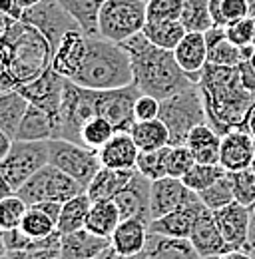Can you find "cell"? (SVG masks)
I'll return each instance as SVG.
<instances>
[{
	"instance_id": "f35d334b",
	"label": "cell",
	"mask_w": 255,
	"mask_h": 259,
	"mask_svg": "<svg viewBox=\"0 0 255 259\" xmlns=\"http://www.w3.org/2000/svg\"><path fill=\"white\" fill-rule=\"evenodd\" d=\"M20 229L32 239H46L58 231V224L38 205H28V211L20 224Z\"/></svg>"
},
{
	"instance_id": "816d5d0a",
	"label": "cell",
	"mask_w": 255,
	"mask_h": 259,
	"mask_svg": "<svg viewBox=\"0 0 255 259\" xmlns=\"http://www.w3.org/2000/svg\"><path fill=\"white\" fill-rule=\"evenodd\" d=\"M218 259H255V257L249 251H245V249H233V251H227V253L220 255Z\"/></svg>"
},
{
	"instance_id": "f907efd6",
	"label": "cell",
	"mask_w": 255,
	"mask_h": 259,
	"mask_svg": "<svg viewBox=\"0 0 255 259\" xmlns=\"http://www.w3.org/2000/svg\"><path fill=\"white\" fill-rule=\"evenodd\" d=\"M98 259H148V253L144 251V253H138V255H122V253H118L114 247H106Z\"/></svg>"
},
{
	"instance_id": "4dcf8cb0",
	"label": "cell",
	"mask_w": 255,
	"mask_h": 259,
	"mask_svg": "<svg viewBox=\"0 0 255 259\" xmlns=\"http://www.w3.org/2000/svg\"><path fill=\"white\" fill-rule=\"evenodd\" d=\"M28 106H30V102L18 90H8V92H2V96H0V130L4 134H8L12 140H16L20 122H22Z\"/></svg>"
},
{
	"instance_id": "4fadbf2b",
	"label": "cell",
	"mask_w": 255,
	"mask_h": 259,
	"mask_svg": "<svg viewBox=\"0 0 255 259\" xmlns=\"http://www.w3.org/2000/svg\"><path fill=\"white\" fill-rule=\"evenodd\" d=\"M64 84L66 78L60 76L52 66L42 72L36 80L26 82L18 88V92L26 98L30 104L44 108L46 112H50L52 116L60 118V104H62V94H64Z\"/></svg>"
},
{
	"instance_id": "9a60e30c",
	"label": "cell",
	"mask_w": 255,
	"mask_h": 259,
	"mask_svg": "<svg viewBox=\"0 0 255 259\" xmlns=\"http://www.w3.org/2000/svg\"><path fill=\"white\" fill-rule=\"evenodd\" d=\"M150 192H152V182L136 169L130 184L114 197L122 220H142L144 224L150 226V222H152Z\"/></svg>"
},
{
	"instance_id": "d590c367",
	"label": "cell",
	"mask_w": 255,
	"mask_h": 259,
	"mask_svg": "<svg viewBox=\"0 0 255 259\" xmlns=\"http://www.w3.org/2000/svg\"><path fill=\"white\" fill-rule=\"evenodd\" d=\"M180 22L188 32L205 34L207 30H211L216 24L209 12V0H184Z\"/></svg>"
},
{
	"instance_id": "44dd1931",
	"label": "cell",
	"mask_w": 255,
	"mask_h": 259,
	"mask_svg": "<svg viewBox=\"0 0 255 259\" xmlns=\"http://www.w3.org/2000/svg\"><path fill=\"white\" fill-rule=\"evenodd\" d=\"M176 60L180 68L188 74L193 84L199 82L203 68L207 66V40L205 34L201 32H188L184 36V40L178 44V48L174 50Z\"/></svg>"
},
{
	"instance_id": "30bf717a",
	"label": "cell",
	"mask_w": 255,
	"mask_h": 259,
	"mask_svg": "<svg viewBox=\"0 0 255 259\" xmlns=\"http://www.w3.org/2000/svg\"><path fill=\"white\" fill-rule=\"evenodd\" d=\"M50 163L70 178H74L82 188H88L96 174L102 169L98 152L70 140H48Z\"/></svg>"
},
{
	"instance_id": "11a10c76",
	"label": "cell",
	"mask_w": 255,
	"mask_h": 259,
	"mask_svg": "<svg viewBox=\"0 0 255 259\" xmlns=\"http://www.w3.org/2000/svg\"><path fill=\"white\" fill-rule=\"evenodd\" d=\"M14 2H16L18 6H22V8L26 10V8H32V6H36V4H40L42 0H14Z\"/></svg>"
},
{
	"instance_id": "7dc6e473",
	"label": "cell",
	"mask_w": 255,
	"mask_h": 259,
	"mask_svg": "<svg viewBox=\"0 0 255 259\" xmlns=\"http://www.w3.org/2000/svg\"><path fill=\"white\" fill-rule=\"evenodd\" d=\"M225 34L239 48L255 46V18L253 16H247L243 20H237V22L229 24L225 28Z\"/></svg>"
},
{
	"instance_id": "f546056e",
	"label": "cell",
	"mask_w": 255,
	"mask_h": 259,
	"mask_svg": "<svg viewBox=\"0 0 255 259\" xmlns=\"http://www.w3.org/2000/svg\"><path fill=\"white\" fill-rule=\"evenodd\" d=\"M122 215L114 199H104V201H92L88 220H86V229L92 231L100 237L110 239L116 227L120 226Z\"/></svg>"
},
{
	"instance_id": "9f6ffc18",
	"label": "cell",
	"mask_w": 255,
	"mask_h": 259,
	"mask_svg": "<svg viewBox=\"0 0 255 259\" xmlns=\"http://www.w3.org/2000/svg\"><path fill=\"white\" fill-rule=\"evenodd\" d=\"M247 2H249V16L255 18V0H247Z\"/></svg>"
},
{
	"instance_id": "52a82bcc",
	"label": "cell",
	"mask_w": 255,
	"mask_h": 259,
	"mask_svg": "<svg viewBox=\"0 0 255 259\" xmlns=\"http://www.w3.org/2000/svg\"><path fill=\"white\" fill-rule=\"evenodd\" d=\"M96 116L98 90H90L72 80H66L60 104V134L56 140H70L82 144V130Z\"/></svg>"
},
{
	"instance_id": "83f0119b",
	"label": "cell",
	"mask_w": 255,
	"mask_h": 259,
	"mask_svg": "<svg viewBox=\"0 0 255 259\" xmlns=\"http://www.w3.org/2000/svg\"><path fill=\"white\" fill-rule=\"evenodd\" d=\"M186 146L191 150L197 163H220L222 136L209 124H199L191 130Z\"/></svg>"
},
{
	"instance_id": "836d02e7",
	"label": "cell",
	"mask_w": 255,
	"mask_h": 259,
	"mask_svg": "<svg viewBox=\"0 0 255 259\" xmlns=\"http://www.w3.org/2000/svg\"><path fill=\"white\" fill-rule=\"evenodd\" d=\"M90 207H92V199L86 192L68 199L64 203L60 220H58V231L64 235V233H72V231L84 229L88 213H90Z\"/></svg>"
},
{
	"instance_id": "7a4b0ae2",
	"label": "cell",
	"mask_w": 255,
	"mask_h": 259,
	"mask_svg": "<svg viewBox=\"0 0 255 259\" xmlns=\"http://www.w3.org/2000/svg\"><path fill=\"white\" fill-rule=\"evenodd\" d=\"M197 88L203 98L207 124L220 136L243 130L245 118L255 106V92L243 86L237 66L207 64L201 72Z\"/></svg>"
},
{
	"instance_id": "603a6c76",
	"label": "cell",
	"mask_w": 255,
	"mask_h": 259,
	"mask_svg": "<svg viewBox=\"0 0 255 259\" xmlns=\"http://www.w3.org/2000/svg\"><path fill=\"white\" fill-rule=\"evenodd\" d=\"M58 134H60V118L52 116L50 112H46L40 106L30 104L20 122L16 140L48 142V140H56Z\"/></svg>"
},
{
	"instance_id": "b9f144b4",
	"label": "cell",
	"mask_w": 255,
	"mask_h": 259,
	"mask_svg": "<svg viewBox=\"0 0 255 259\" xmlns=\"http://www.w3.org/2000/svg\"><path fill=\"white\" fill-rule=\"evenodd\" d=\"M114 134L116 130L110 120H106L104 116H96L82 130V146L98 152L102 146H106L114 138Z\"/></svg>"
},
{
	"instance_id": "d4e9b609",
	"label": "cell",
	"mask_w": 255,
	"mask_h": 259,
	"mask_svg": "<svg viewBox=\"0 0 255 259\" xmlns=\"http://www.w3.org/2000/svg\"><path fill=\"white\" fill-rule=\"evenodd\" d=\"M148 237V224H144L142 220H122L110 237V247H114L122 255H138L146 251Z\"/></svg>"
},
{
	"instance_id": "91938a15",
	"label": "cell",
	"mask_w": 255,
	"mask_h": 259,
	"mask_svg": "<svg viewBox=\"0 0 255 259\" xmlns=\"http://www.w3.org/2000/svg\"><path fill=\"white\" fill-rule=\"evenodd\" d=\"M253 144H255V134H253Z\"/></svg>"
},
{
	"instance_id": "680465c9",
	"label": "cell",
	"mask_w": 255,
	"mask_h": 259,
	"mask_svg": "<svg viewBox=\"0 0 255 259\" xmlns=\"http://www.w3.org/2000/svg\"><path fill=\"white\" fill-rule=\"evenodd\" d=\"M50 259H64L62 255H54V257H50Z\"/></svg>"
},
{
	"instance_id": "484cf974",
	"label": "cell",
	"mask_w": 255,
	"mask_h": 259,
	"mask_svg": "<svg viewBox=\"0 0 255 259\" xmlns=\"http://www.w3.org/2000/svg\"><path fill=\"white\" fill-rule=\"evenodd\" d=\"M106 247H110V239L96 235L86 227L62 235L64 259H98Z\"/></svg>"
},
{
	"instance_id": "7402d4cb",
	"label": "cell",
	"mask_w": 255,
	"mask_h": 259,
	"mask_svg": "<svg viewBox=\"0 0 255 259\" xmlns=\"http://www.w3.org/2000/svg\"><path fill=\"white\" fill-rule=\"evenodd\" d=\"M138 156H140V148L136 146L132 134H126V132L114 134V138L98 150V158L102 162V167L122 169V171L136 169Z\"/></svg>"
},
{
	"instance_id": "db71d44e",
	"label": "cell",
	"mask_w": 255,
	"mask_h": 259,
	"mask_svg": "<svg viewBox=\"0 0 255 259\" xmlns=\"http://www.w3.org/2000/svg\"><path fill=\"white\" fill-rule=\"evenodd\" d=\"M243 130H245V132H249L251 136L255 134V106L251 108V110H249V114H247V118H245Z\"/></svg>"
},
{
	"instance_id": "681fc988",
	"label": "cell",
	"mask_w": 255,
	"mask_h": 259,
	"mask_svg": "<svg viewBox=\"0 0 255 259\" xmlns=\"http://www.w3.org/2000/svg\"><path fill=\"white\" fill-rule=\"evenodd\" d=\"M237 68H239V74H241V82H243V86H245L247 90L255 92V52L247 58V60H243Z\"/></svg>"
},
{
	"instance_id": "8992f818",
	"label": "cell",
	"mask_w": 255,
	"mask_h": 259,
	"mask_svg": "<svg viewBox=\"0 0 255 259\" xmlns=\"http://www.w3.org/2000/svg\"><path fill=\"white\" fill-rule=\"evenodd\" d=\"M50 163L48 142L14 140L10 152L0 160V178L16 194L36 171Z\"/></svg>"
},
{
	"instance_id": "74e56055",
	"label": "cell",
	"mask_w": 255,
	"mask_h": 259,
	"mask_svg": "<svg viewBox=\"0 0 255 259\" xmlns=\"http://www.w3.org/2000/svg\"><path fill=\"white\" fill-rule=\"evenodd\" d=\"M225 174H227V169L222 163H195L182 180L191 192L199 194V192L211 188L218 180H222Z\"/></svg>"
},
{
	"instance_id": "277c9868",
	"label": "cell",
	"mask_w": 255,
	"mask_h": 259,
	"mask_svg": "<svg viewBox=\"0 0 255 259\" xmlns=\"http://www.w3.org/2000/svg\"><path fill=\"white\" fill-rule=\"evenodd\" d=\"M72 82L90 90H114L134 84L132 60L126 48L102 36H88V48Z\"/></svg>"
},
{
	"instance_id": "ab89813d",
	"label": "cell",
	"mask_w": 255,
	"mask_h": 259,
	"mask_svg": "<svg viewBox=\"0 0 255 259\" xmlns=\"http://www.w3.org/2000/svg\"><path fill=\"white\" fill-rule=\"evenodd\" d=\"M197 197L201 199V203L216 211V209H222L225 205H229L231 201H235V195H233V184H231V178H229V171L223 176L222 180H218L211 188L199 192Z\"/></svg>"
},
{
	"instance_id": "60d3db41",
	"label": "cell",
	"mask_w": 255,
	"mask_h": 259,
	"mask_svg": "<svg viewBox=\"0 0 255 259\" xmlns=\"http://www.w3.org/2000/svg\"><path fill=\"white\" fill-rule=\"evenodd\" d=\"M167 148L152 150V152H140L136 169L144 178H148L150 182H156L159 178H165L167 176Z\"/></svg>"
},
{
	"instance_id": "5bb4252c",
	"label": "cell",
	"mask_w": 255,
	"mask_h": 259,
	"mask_svg": "<svg viewBox=\"0 0 255 259\" xmlns=\"http://www.w3.org/2000/svg\"><path fill=\"white\" fill-rule=\"evenodd\" d=\"M216 224L222 231L223 239L231 249L249 251V231H251V211L239 201H231L222 209L214 211Z\"/></svg>"
},
{
	"instance_id": "7c38bea8",
	"label": "cell",
	"mask_w": 255,
	"mask_h": 259,
	"mask_svg": "<svg viewBox=\"0 0 255 259\" xmlns=\"http://www.w3.org/2000/svg\"><path fill=\"white\" fill-rule=\"evenodd\" d=\"M142 96L140 88L136 84H130L124 88L114 90H98V116H104L112 122V126L118 132L130 134L136 124V102Z\"/></svg>"
},
{
	"instance_id": "f1b7e54d",
	"label": "cell",
	"mask_w": 255,
	"mask_h": 259,
	"mask_svg": "<svg viewBox=\"0 0 255 259\" xmlns=\"http://www.w3.org/2000/svg\"><path fill=\"white\" fill-rule=\"evenodd\" d=\"M136 169L132 171H122V169H110V167H102L96 178L90 182V186L86 188V194L90 195L92 201H104V199H114L120 194L130 180L134 178Z\"/></svg>"
},
{
	"instance_id": "f6af8a7d",
	"label": "cell",
	"mask_w": 255,
	"mask_h": 259,
	"mask_svg": "<svg viewBox=\"0 0 255 259\" xmlns=\"http://www.w3.org/2000/svg\"><path fill=\"white\" fill-rule=\"evenodd\" d=\"M195 163L197 162H195L191 150L186 144L184 146H169L167 148V176L182 180Z\"/></svg>"
},
{
	"instance_id": "7bdbcfd3",
	"label": "cell",
	"mask_w": 255,
	"mask_h": 259,
	"mask_svg": "<svg viewBox=\"0 0 255 259\" xmlns=\"http://www.w3.org/2000/svg\"><path fill=\"white\" fill-rule=\"evenodd\" d=\"M26 211H28V203L18 194H10L2 197V201H0V227H2V231L20 227Z\"/></svg>"
},
{
	"instance_id": "d6a6232c",
	"label": "cell",
	"mask_w": 255,
	"mask_h": 259,
	"mask_svg": "<svg viewBox=\"0 0 255 259\" xmlns=\"http://www.w3.org/2000/svg\"><path fill=\"white\" fill-rule=\"evenodd\" d=\"M132 138L140 152H152V150H161L172 144L169 130L161 120H148V122H136L132 128Z\"/></svg>"
},
{
	"instance_id": "9c48e42d",
	"label": "cell",
	"mask_w": 255,
	"mask_h": 259,
	"mask_svg": "<svg viewBox=\"0 0 255 259\" xmlns=\"http://www.w3.org/2000/svg\"><path fill=\"white\" fill-rule=\"evenodd\" d=\"M86 192L74 178L64 174L62 169L54 167L52 163L44 165L40 171H36L30 180L16 192L28 205L44 203V201H60L66 203L74 195Z\"/></svg>"
},
{
	"instance_id": "ba28073f",
	"label": "cell",
	"mask_w": 255,
	"mask_h": 259,
	"mask_svg": "<svg viewBox=\"0 0 255 259\" xmlns=\"http://www.w3.org/2000/svg\"><path fill=\"white\" fill-rule=\"evenodd\" d=\"M146 22V0H106L100 10V36L120 44L134 34L142 32Z\"/></svg>"
},
{
	"instance_id": "5b68a950",
	"label": "cell",
	"mask_w": 255,
	"mask_h": 259,
	"mask_svg": "<svg viewBox=\"0 0 255 259\" xmlns=\"http://www.w3.org/2000/svg\"><path fill=\"white\" fill-rule=\"evenodd\" d=\"M159 120L169 130V146H184L191 130L199 124H207L203 98L197 84H191L182 92L161 100Z\"/></svg>"
},
{
	"instance_id": "cb8c5ba5",
	"label": "cell",
	"mask_w": 255,
	"mask_h": 259,
	"mask_svg": "<svg viewBox=\"0 0 255 259\" xmlns=\"http://www.w3.org/2000/svg\"><path fill=\"white\" fill-rule=\"evenodd\" d=\"M86 48H88V36L82 30L68 32L54 52L52 68L66 80H72L86 56Z\"/></svg>"
},
{
	"instance_id": "1f68e13d",
	"label": "cell",
	"mask_w": 255,
	"mask_h": 259,
	"mask_svg": "<svg viewBox=\"0 0 255 259\" xmlns=\"http://www.w3.org/2000/svg\"><path fill=\"white\" fill-rule=\"evenodd\" d=\"M86 36H100V10L106 0H58Z\"/></svg>"
},
{
	"instance_id": "e0dca14e",
	"label": "cell",
	"mask_w": 255,
	"mask_h": 259,
	"mask_svg": "<svg viewBox=\"0 0 255 259\" xmlns=\"http://www.w3.org/2000/svg\"><path fill=\"white\" fill-rule=\"evenodd\" d=\"M190 239L203 259L220 257V255L227 253V251H233L229 247V243L223 239L222 231H220V227L216 224L214 211L207 209V207L197 215V220L193 224V229H191Z\"/></svg>"
},
{
	"instance_id": "e575fe53",
	"label": "cell",
	"mask_w": 255,
	"mask_h": 259,
	"mask_svg": "<svg viewBox=\"0 0 255 259\" xmlns=\"http://www.w3.org/2000/svg\"><path fill=\"white\" fill-rule=\"evenodd\" d=\"M142 32L148 36L152 44H156L163 50H176L178 44L184 40L188 30L180 20H167V22H146Z\"/></svg>"
},
{
	"instance_id": "8d00e7d4",
	"label": "cell",
	"mask_w": 255,
	"mask_h": 259,
	"mask_svg": "<svg viewBox=\"0 0 255 259\" xmlns=\"http://www.w3.org/2000/svg\"><path fill=\"white\" fill-rule=\"evenodd\" d=\"M209 12L216 26L227 28L229 24L249 16V2L247 0H209Z\"/></svg>"
},
{
	"instance_id": "8fae6325",
	"label": "cell",
	"mask_w": 255,
	"mask_h": 259,
	"mask_svg": "<svg viewBox=\"0 0 255 259\" xmlns=\"http://www.w3.org/2000/svg\"><path fill=\"white\" fill-rule=\"evenodd\" d=\"M22 20L44 34L52 44L54 52L66 34L72 30H80L78 22L66 12V8L58 0H42L40 4L26 8Z\"/></svg>"
},
{
	"instance_id": "4316f807",
	"label": "cell",
	"mask_w": 255,
	"mask_h": 259,
	"mask_svg": "<svg viewBox=\"0 0 255 259\" xmlns=\"http://www.w3.org/2000/svg\"><path fill=\"white\" fill-rule=\"evenodd\" d=\"M148 259H203L191 239L186 237H167L150 233L146 245Z\"/></svg>"
},
{
	"instance_id": "6da1fadb",
	"label": "cell",
	"mask_w": 255,
	"mask_h": 259,
	"mask_svg": "<svg viewBox=\"0 0 255 259\" xmlns=\"http://www.w3.org/2000/svg\"><path fill=\"white\" fill-rule=\"evenodd\" d=\"M54 60L48 38L24 20L2 14V92L36 80Z\"/></svg>"
},
{
	"instance_id": "3957f363",
	"label": "cell",
	"mask_w": 255,
	"mask_h": 259,
	"mask_svg": "<svg viewBox=\"0 0 255 259\" xmlns=\"http://www.w3.org/2000/svg\"><path fill=\"white\" fill-rule=\"evenodd\" d=\"M120 44L130 54L134 84L142 94L165 100L193 84L188 74L180 68L174 50H163L152 44L144 32L134 34Z\"/></svg>"
},
{
	"instance_id": "ffe728a7",
	"label": "cell",
	"mask_w": 255,
	"mask_h": 259,
	"mask_svg": "<svg viewBox=\"0 0 255 259\" xmlns=\"http://www.w3.org/2000/svg\"><path fill=\"white\" fill-rule=\"evenodd\" d=\"M205 40H207V64L235 68L255 52V46H247V48L235 46L227 38L225 28H220V26H214L211 30H207Z\"/></svg>"
},
{
	"instance_id": "ac0fdd59",
	"label": "cell",
	"mask_w": 255,
	"mask_h": 259,
	"mask_svg": "<svg viewBox=\"0 0 255 259\" xmlns=\"http://www.w3.org/2000/svg\"><path fill=\"white\" fill-rule=\"evenodd\" d=\"M255 158L253 136L245 130H233L222 136L220 163L227 171H241L251 167Z\"/></svg>"
},
{
	"instance_id": "ee69618b",
	"label": "cell",
	"mask_w": 255,
	"mask_h": 259,
	"mask_svg": "<svg viewBox=\"0 0 255 259\" xmlns=\"http://www.w3.org/2000/svg\"><path fill=\"white\" fill-rule=\"evenodd\" d=\"M235 201H239L245 207H251L255 203V174L247 167L241 171H229Z\"/></svg>"
},
{
	"instance_id": "94428289",
	"label": "cell",
	"mask_w": 255,
	"mask_h": 259,
	"mask_svg": "<svg viewBox=\"0 0 255 259\" xmlns=\"http://www.w3.org/2000/svg\"><path fill=\"white\" fill-rule=\"evenodd\" d=\"M146 2H148V0H146Z\"/></svg>"
},
{
	"instance_id": "6f0895ef",
	"label": "cell",
	"mask_w": 255,
	"mask_h": 259,
	"mask_svg": "<svg viewBox=\"0 0 255 259\" xmlns=\"http://www.w3.org/2000/svg\"><path fill=\"white\" fill-rule=\"evenodd\" d=\"M249 169H251V171L255 174V158H253V162H251V167H249Z\"/></svg>"
},
{
	"instance_id": "2e32d148",
	"label": "cell",
	"mask_w": 255,
	"mask_h": 259,
	"mask_svg": "<svg viewBox=\"0 0 255 259\" xmlns=\"http://www.w3.org/2000/svg\"><path fill=\"white\" fill-rule=\"evenodd\" d=\"M197 199V194L191 192L180 178H159L152 182V192H150V201H152V220H158L165 213H172L184 205Z\"/></svg>"
},
{
	"instance_id": "bcb514c9",
	"label": "cell",
	"mask_w": 255,
	"mask_h": 259,
	"mask_svg": "<svg viewBox=\"0 0 255 259\" xmlns=\"http://www.w3.org/2000/svg\"><path fill=\"white\" fill-rule=\"evenodd\" d=\"M184 0H148V22L180 20Z\"/></svg>"
},
{
	"instance_id": "d6986e66",
	"label": "cell",
	"mask_w": 255,
	"mask_h": 259,
	"mask_svg": "<svg viewBox=\"0 0 255 259\" xmlns=\"http://www.w3.org/2000/svg\"><path fill=\"white\" fill-rule=\"evenodd\" d=\"M205 209V205L201 203V199H193L191 203L172 211V213H165L158 220H152L150 222V233H158V235H167V237H191V229L193 224L197 220V215Z\"/></svg>"
},
{
	"instance_id": "f5cc1de1",
	"label": "cell",
	"mask_w": 255,
	"mask_h": 259,
	"mask_svg": "<svg viewBox=\"0 0 255 259\" xmlns=\"http://www.w3.org/2000/svg\"><path fill=\"white\" fill-rule=\"evenodd\" d=\"M251 211V231H249V253L255 257V203L249 207Z\"/></svg>"
},
{
	"instance_id": "c3c4849f",
	"label": "cell",
	"mask_w": 255,
	"mask_h": 259,
	"mask_svg": "<svg viewBox=\"0 0 255 259\" xmlns=\"http://www.w3.org/2000/svg\"><path fill=\"white\" fill-rule=\"evenodd\" d=\"M159 108H161V100L150 94H142L136 102L134 114H136V122H148V120H158Z\"/></svg>"
}]
</instances>
